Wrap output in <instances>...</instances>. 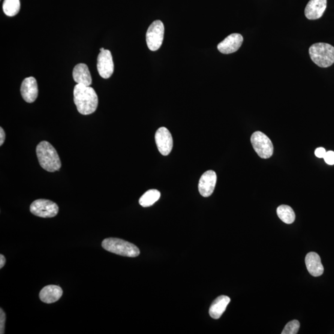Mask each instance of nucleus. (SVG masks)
<instances>
[{"mask_svg":"<svg viewBox=\"0 0 334 334\" xmlns=\"http://www.w3.org/2000/svg\"><path fill=\"white\" fill-rule=\"evenodd\" d=\"M73 79L77 84L86 86H91L92 80L88 66L84 63H80L74 68Z\"/></svg>","mask_w":334,"mask_h":334,"instance_id":"nucleus-16","label":"nucleus"},{"mask_svg":"<svg viewBox=\"0 0 334 334\" xmlns=\"http://www.w3.org/2000/svg\"><path fill=\"white\" fill-rule=\"evenodd\" d=\"M315 155L318 158H324L326 153V150L323 147H319L315 150Z\"/></svg>","mask_w":334,"mask_h":334,"instance_id":"nucleus-24","label":"nucleus"},{"mask_svg":"<svg viewBox=\"0 0 334 334\" xmlns=\"http://www.w3.org/2000/svg\"><path fill=\"white\" fill-rule=\"evenodd\" d=\"M73 94L74 104L78 111L82 115H91L97 110L98 96L92 87L76 84Z\"/></svg>","mask_w":334,"mask_h":334,"instance_id":"nucleus-1","label":"nucleus"},{"mask_svg":"<svg viewBox=\"0 0 334 334\" xmlns=\"http://www.w3.org/2000/svg\"><path fill=\"white\" fill-rule=\"evenodd\" d=\"M6 138V134L4 129L3 128H0V146L4 144Z\"/></svg>","mask_w":334,"mask_h":334,"instance_id":"nucleus-25","label":"nucleus"},{"mask_svg":"<svg viewBox=\"0 0 334 334\" xmlns=\"http://www.w3.org/2000/svg\"><path fill=\"white\" fill-rule=\"evenodd\" d=\"M230 302V299L227 296H222L213 301L209 309V315L213 319L218 320L227 309V307Z\"/></svg>","mask_w":334,"mask_h":334,"instance_id":"nucleus-17","label":"nucleus"},{"mask_svg":"<svg viewBox=\"0 0 334 334\" xmlns=\"http://www.w3.org/2000/svg\"><path fill=\"white\" fill-rule=\"evenodd\" d=\"M310 58L321 68H328L334 63V47L327 43H317L309 47Z\"/></svg>","mask_w":334,"mask_h":334,"instance_id":"nucleus-3","label":"nucleus"},{"mask_svg":"<svg viewBox=\"0 0 334 334\" xmlns=\"http://www.w3.org/2000/svg\"><path fill=\"white\" fill-rule=\"evenodd\" d=\"M63 296V290L59 286L51 285L42 288L39 297L42 302L51 304L56 302Z\"/></svg>","mask_w":334,"mask_h":334,"instance_id":"nucleus-15","label":"nucleus"},{"mask_svg":"<svg viewBox=\"0 0 334 334\" xmlns=\"http://www.w3.org/2000/svg\"><path fill=\"white\" fill-rule=\"evenodd\" d=\"M323 159L328 165H334V152H326V155H325Z\"/></svg>","mask_w":334,"mask_h":334,"instance_id":"nucleus-23","label":"nucleus"},{"mask_svg":"<svg viewBox=\"0 0 334 334\" xmlns=\"http://www.w3.org/2000/svg\"><path fill=\"white\" fill-rule=\"evenodd\" d=\"M251 142L255 152L261 158L266 159L272 157L273 152V144L263 132H254L252 134Z\"/></svg>","mask_w":334,"mask_h":334,"instance_id":"nucleus-5","label":"nucleus"},{"mask_svg":"<svg viewBox=\"0 0 334 334\" xmlns=\"http://www.w3.org/2000/svg\"><path fill=\"white\" fill-rule=\"evenodd\" d=\"M155 139L161 154L164 156L169 155L173 146V137L169 130L165 127L159 128L155 132Z\"/></svg>","mask_w":334,"mask_h":334,"instance_id":"nucleus-8","label":"nucleus"},{"mask_svg":"<svg viewBox=\"0 0 334 334\" xmlns=\"http://www.w3.org/2000/svg\"><path fill=\"white\" fill-rule=\"evenodd\" d=\"M161 198V192L157 189H150L144 193L140 199L139 203L144 207H150Z\"/></svg>","mask_w":334,"mask_h":334,"instance_id":"nucleus-18","label":"nucleus"},{"mask_svg":"<svg viewBox=\"0 0 334 334\" xmlns=\"http://www.w3.org/2000/svg\"><path fill=\"white\" fill-rule=\"evenodd\" d=\"M102 246L105 250L123 257L135 258L140 254V249L136 246L116 238L105 239Z\"/></svg>","mask_w":334,"mask_h":334,"instance_id":"nucleus-4","label":"nucleus"},{"mask_svg":"<svg viewBox=\"0 0 334 334\" xmlns=\"http://www.w3.org/2000/svg\"><path fill=\"white\" fill-rule=\"evenodd\" d=\"M6 263V259L4 255H0V269H2L4 267Z\"/></svg>","mask_w":334,"mask_h":334,"instance_id":"nucleus-26","label":"nucleus"},{"mask_svg":"<svg viewBox=\"0 0 334 334\" xmlns=\"http://www.w3.org/2000/svg\"><path fill=\"white\" fill-rule=\"evenodd\" d=\"M39 164L49 172L58 171L62 167L61 161L54 147L47 141H42L36 147Z\"/></svg>","mask_w":334,"mask_h":334,"instance_id":"nucleus-2","label":"nucleus"},{"mask_svg":"<svg viewBox=\"0 0 334 334\" xmlns=\"http://www.w3.org/2000/svg\"><path fill=\"white\" fill-rule=\"evenodd\" d=\"M21 93L24 100L28 103L35 102L38 96V86L34 77H27L23 81Z\"/></svg>","mask_w":334,"mask_h":334,"instance_id":"nucleus-12","label":"nucleus"},{"mask_svg":"<svg viewBox=\"0 0 334 334\" xmlns=\"http://www.w3.org/2000/svg\"><path fill=\"white\" fill-rule=\"evenodd\" d=\"M104 50L105 49H104V48H101V49H100L101 52H102V51H104Z\"/></svg>","mask_w":334,"mask_h":334,"instance_id":"nucleus-27","label":"nucleus"},{"mask_svg":"<svg viewBox=\"0 0 334 334\" xmlns=\"http://www.w3.org/2000/svg\"><path fill=\"white\" fill-rule=\"evenodd\" d=\"M97 70L99 74L104 79H108L113 74L114 64L110 50H104L97 57Z\"/></svg>","mask_w":334,"mask_h":334,"instance_id":"nucleus-9","label":"nucleus"},{"mask_svg":"<svg viewBox=\"0 0 334 334\" xmlns=\"http://www.w3.org/2000/svg\"><path fill=\"white\" fill-rule=\"evenodd\" d=\"M243 36L237 33L228 35L224 41L221 42L218 49L220 52L223 54H230L236 52L239 50L243 44Z\"/></svg>","mask_w":334,"mask_h":334,"instance_id":"nucleus-11","label":"nucleus"},{"mask_svg":"<svg viewBox=\"0 0 334 334\" xmlns=\"http://www.w3.org/2000/svg\"><path fill=\"white\" fill-rule=\"evenodd\" d=\"M0 333H5L6 315L2 308L0 309Z\"/></svg>","mask_w":334,"mask_h":334,"instance_id":"nucleus-22","label":"nucleus"},{"mask_svg":"<svg viewBox=\"0 0 334 334\" xmlns=\"http://www.w3.org/2000/svg\"><path fill=\"white\" fill-rule=\"evenodd\" d=\"M326 8L327 0H310L305 8V16L309 20L320 19Z\"/></svg>","mask_w":334,"mask_h":334,"instance_id":"nucleus-13","label":"nucleus"},{"mask_svg":"<svg viewBox=\"0 0 334 334\" xmlns=\"http://www.w3.org/2000/svg\"><path fill=\"white\" fill-rule=\"evenodd\" d=\"M305 263L310 274L314 277L323 275L324 267L320 257L317 252H309L305 258Z\"/></svg>","mask_w":334,"mask_h":334,"instance_id":"nucleus-14","label":"nucleus"},{"mask_svg":"<svg viewBox=\"0 0 334 334\" xmlns=\"http://www.w3.org/2000/svg\"><path fill=\"white\" fill-rule=\"evenodd\" d=\"M280 219L285 224H291L296 220V213L291 207L287 205L280 206L277 209Z\"/></svg>","mask_w":334,"mask_h":334,"instance_id":"nucleus-19","label":"nucleus"},{"mask_svg":"<svg viewBox=\"0 0 334 334\" xmlns=\"http://www.w3.org/2000/svg\"><path fill=\"white\" fill-rule=\"evenodd\" d=\"M19 0H4L3 4V10L8 16H16L20 10Z\"/></svg>","mask_w":334,"mask_h":334,"instance_id":"nucleus-20","label":"nucleus"},{"mask_svg":"<svg viewBox=\"0 0 334 334\" xmlns=\"http://www.w3.org/2000/svg\"><path fill=\"white\" fill-rule=\"evenodd\" d=\"M300 324L299 321L297 320L291 321L286 325L282 334H296L299 332Z\"/></svg>","mask_w":334,"mask_h":334,"instance_id":"nucleus-21","label":"nucleus"},{"mask_svg":"<svg viewBox=\"0 0 334 334\" xmlns=\"http://www.w3.org/2000/svg\"><path fill=\"white\" fill-rule=\"evenodd\" d=\"M217 183V174L214 171H206L199 182L198 189L201 195L207 198L213 193Z\"/></svg>","mask_w":334,"mask_h":334,"instance_id":"nucleus-10","label":"nucleus"},{"mask_svg":"<svg viewBox=\"0 0 334 334\" xmlns=\"http://www.w3.org/2000/svg\"><path fill=\"white\" fill-rule=\"evenodd\" d=\"M32 214L42 218H52L58 213V206L52 201L37 200L34 201L30 207Z\"/></svg>","mask_w":334,"mask_h":334,"instance_id":"nucleus-7","label":"nucleus"},{"mask_svg":"<svg viewBox=\"0 0 334 334\" xmlns=\"http://www.w3.org/2000/svg\"><path fill=\"white\" fill-rule=\"evenodd\" d=\"M165 28L162 21H155L146 32V42L149 50L155 52L162 46L164 37Z\"/></svg>","mask_w":334,"mask_h":334,"instance_id":"nucleus-6","label":"nucleus"}]
</instances>
